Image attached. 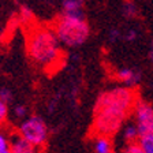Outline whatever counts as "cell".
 I'll use <instances>...</instances> for the list:
<instances>
[{
	"mask_svg": "<svg viewBox=\"0 0 153 153\" xmlns=\"http://www.w3.org/2000/svg\"><path fill=\"white\" fill-rule=\"evenodd\" d=\"M137 93L128 88H115L102 92L94 105L92 131L96 135L114 137L131 114Z\"/></svg>",
	"mask_w": 153,
	"mask_h": 153,
	"instance_id": "1",
	"label": "cell"
},
{
	"mask_svg": "<svg viewBox=\"0 0 153 153\" xmlns=\"http://www.w3.org/2000/svg\"><path fill=\"white\" fill-rule=\"evenodd\" d=\"M59 38L53 30L34 27L27 37V52L34 63L42 67L55 64L60 57Z\"/></svg>",
	"mask_w": 153,
	"mask_h": 153,
	"instance_id": "2",
	"label": "cell"
},
{
	"mask_svg": "<svg viewBox=\"0 0 153 153\" xmlns=\"http://www.w3.org/2000/svg\"><path fill=\"white\" fill-rule=\"evenodd\" d=\"M59 41L67 47H78L89 38L90 27L83 13H63L53 25Z\"/></svg>",
	"mask_w": 153,
	"mask_h": 153,
	"instance_id": "3",
	"label": "cell"
},
{
	"mask_svg": "<svg viewBox=\"0 0 153 153\" xmlns=\"http://www.w3.org/2000/svg\"><path fill=\"white\" fill-rule=\"evenodd\" d=\"M19 134L34 146H41L47 141L48 127L40 116H30L19 126Z\"/></svg>",
	"mask_w": 153,
	"mask_h": 153,
	"instance_id": "4",
	"label": "cell"
},
{
	"mask_svg": "<svg viewBox=\"0 0 153 153\" xmlns=\"http://www.w3.org/2000/svg\"><path fill=\"white\" fill-rule=\"evenodd\" d=\"M133 112L140 137L153 133V105L150 102L137 100Z\"/></svg>",
	"mask_w": 153,
	"mask_h": 153,
	"instance_id": "5",
	"label": "cell"
},
{
	"mask_svg": "<svg viewBox=\"0 0 153 153\" xmlns=\"http://www.w3.org/2000/svg\"><path fill=\"white\" fill-rule=\"evenodd\" d=\"M37 146L21 135V134H13L10 138V150L13 153H37Z\"/></svg>",
	"mask_w": 153,
	"mask_h": 153,
	"instance_id": "6",
	"label": "cell"
},
{
	"mask_svg": "<svg viewBox=\"0 0 153 153\" xmlns=\"http://www.w3.org/2000/svg\"><path fill=\"white\" fill-rule=\"evenodd\" d=\"M116 76H118L119 81H122V82L126 83V85L130 86V88L134 85H137L141 79V74L131 70V68H120V70L116 73Z\"/></svg>",
	"mask_w": 153,
	"mask_h": 153,
	"instance_id": "7",
	"label": "cell"
},
{
	"mask_svg": "<svg viewBox=\"0 0 153 153\" xmlns=\"http://www.w3.org/2000/svg\"><path fill=\"white\" fill-rule=\"evenodd\" d=\"M94 150H96V153H111L112 143H111L109 137L97 135V138L94 141Z\"/></svg>",
	"mask_w": 153,
	"mask_h": 153,
	"instance_id": "8",
	"label": "cell"
},
{
	"mask_svg": "<svg viewBox=\"0 0 153 153\" xmlns=\"http://www.w3.org/2000/svg\"><path fill=\"white\" fill-rule=\"evenodd\" d=\"M64 13H81L83 0H62Z\"/></svg>",
	"mask_w": 153,
	"mask_h": 153,
	"instance_id": "9",
	"label": "cell"
},
{
	"mask_svg": "<svg viewBox=\"0 0 153 153\" xmlns=\"http://www.w3.org/2000/svg\"><path fill=\"white\" fill-rule=\"evenodd\" d=\"M123 137L127 142H135V141L140 138V133H138V128L135 124H127L123 130Z\"/></svg>",
	"mask_w": 153,
	"mask_h": 153,
	"instance_id": "10",
	"label": "cell"
},
{
	"mask_svg": "<svg viewBox=\"0 0 153 153\" xmlns=\"http://www.w3.org/2000/svg\"><path fill=\"white\" fill-rule=\"evenodd\" d=\"M138 143L142 148L143 153H153V133L140 137L138 138Z\"/></svg>",
	"mask_w": 153,
	"mask_h": 153,
	"instance_id": "11",
	"label": "cell"
},
{
	"mask_svg": "<svg viewBox=\"0 0 153 153\" xmlns=\"http://www.w3.org/2000/svg\"><path fill=\"white\" fill-rule=\"evenodd\" d=\"M123 13L127 18H135L138 14V7L137 4L134 3L133 0H127L126 3L123 4Z\"/></svg>",
	"mask_w": 153,
	"mask_h": 153,
	"instance_id": "12",
	"label": "cell"
},
{
	"mask_svg": "<svg viewBox=\"0 0 153 153\" xmlns=\"http://www.w3.org/2000/svg\"><path fill=\"white\" fill-rule=\"evenodd\" d=\"M120 153H143V150L137 141V142H128Z\"/></svg>",
	"mask_w": 153,
	"mask_h": 153,
	"instance_id": "13",
	"label": "cell"
},
{
	"mask_svg": "<svg viewBox=\"0 0 153 153\" xmlns=\"http://www.w3.org/2000/svg\"><path fill=\"white\" fill-rule=\"evenodd\" d=\"M21 19L23 22H30L33 19V13L27 7H21Z\"/></svg>",
	"mask_w": 153,
	"mask_h": 153,
	"instance_id": "14",
	"label": "cell"
},
{
	"mask_svg": "<svg viewBox=\"0 0 153 153\" xmlns=\"http://www.w3.org/2000/svg\"><path fill=\"white\" fill-rule=\"evenodd\" d=\"M0 100H1V101H4L6 104L8 101H11V100H13V93H11V90L6 89V88L0 89Z\"/></svg>",
	"mask_w": 153,
	"mask_h": 153,
	"instance_id": "15",
	"label": "cell"
},
{
	"mask_svg": "<svg viewBox=\"0 0 153 153\" xmlns=\"http://www.w3.org/2000/svg\"><path fill=\"white\" fill-rule=\"evenodd\" d=\"M7 114H8V109H7V104H6L4 101H1V100H0V124L6 122Z\"/></svg>",
	"mask_w": 153,
	"mask_h": 153,
	"instance_id": "16",
	"label": "cell"
},
{
	"mask_svg": "<svg viewBox=\"0 0 153 153\" xmlns=\"http://www.w3.org/2000/svg\"><path fill=\"white\" fill-rule=\"evenodd\" d=\"M26 112H27V109H26V107H23V105H16L15 108H14V114H15V116L19 119L25 118Z\"/></svg>",
	"mask_w": 153,
	"mask_h": 153,
	"instance_id": "17",
	"label": "cell"
},
{
	"mask_svg": "<svg viewBox=\"0 0 153 153\" xmlns=\"http://www.w3.org/2000/svg\"><path fill=\"white\" fill-rule=\"evenodd\" d=\"M137 30H134V29H130V30H127V33L124 34V40L126 41H134V40H137Z\"/></svg>",
	"mask_w": 153,
	"mask_h": 153,
	"instance_id": "18",
	"label": "cell"
},
{
	"mask_svg": "<svg viewBox=\"0 0 153 153\" xmlns=\"http://www.w3.org/2000/svg\"><path fill=\"white\" fill-rule=\"evenodd\" d=\"M6 149H8V141H7V138L4 137L3 134H0V150L3 152Z\"/></svg>",
	"mask_w": 153,
	"mask_h": 153,
	"instance_id": "19",
	"label": "cell"
},
{
	"mask_svg": "<svg viewBox=\"0 0 153 153\" xmlns=\"http://www.w3.org/2000/svg\"><path fill=\"white\" fill-rule=\"evenodd\" d=\"M119 37H120V32H119L118 29H112L111 32H109V38H111L112 41H115V40Z\"/></svg>",
	"mask_w": 153,
	"mask_h": 153,
	"instance_id": "20",
	"label": "cell"
},
{
	"mask_svg": "<svg viewBox=\"0 0 153 153\" xmlns=\"http://www.w3.org/2000/svg\"><path fill=\"white\" fill-rule=\"evenodd\" d=\"M149 57H150V60L153 62V49H152V51H150V53H149Z\"/></svg>",
	"mask_w": 153,
	"mask_h": 153,
	"instance_id": "21",
	"label": "cell"
},
{
	"mask_svg": "<svg viewBox=\"0 0 153 153\" xmlns=\"http://www.w3.org/2000/svg\"><path fill=\"white\" fill-rule=\"evenodd\" d=\"M1 153H13V152H11V150H10V149H6V150H3V152H1Z\"/></svg>",
	"mask_w": 153,
	"mask_h": 153,
	"instance_id": "22",
	"label": "cell"
},
{
	"mask_svg": "<svg viewBox=\"0 0 153 153\" xmlns=\"http://www.w3.org/2000/svg\"><path fill=\"white\" fill-rule=\"evenodd\" d=\"M0 153H1V150H0Z\"/></svg>",
	"mask_w": 153,
	"mask_h": 153,
	"instance_id": "23",
	"label": "cell"
},
{
	"mask_svg": "<svg viewBox=\"0 0 153 153\" xmlns=\"http://www.w3.org/2000/svg\"><path fill=\"white\" fill-rule=\"evenodd\" d=\"M111 153H112V152H111Z\"/></svg>",
	"mask_w": 153,
	"mask_h": 153,
	"instance_id": "24",
	"label": "cell"
}]
</instances>
